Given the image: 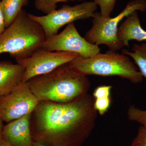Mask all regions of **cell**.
<instances>
[{"instance_id": "6da1fadb", "label": "cell", "mask_w": 146, "mask_h": 146, "mask_svg": "<svg viewBox=\"0 0 146 146\" xmlns=\"http://www.w3.org/2000/svg\"><path fill=\"white\" fill-rule=\"evenodd\" d=\"M87 94L67 103L39 102L31 113L33 141L49 146H82L95 127L98 112Z\"/></svg>"}, {"instance_id": "7a4b0ae2", "label": "cell", "mask_w": 146, "mask_h": 146, "mask_svg": "<svg viewBox=\"0 0 146 146\" xmlns=\"http://www.w3.org/2000/svg\"><path fill=\"white\" fill-rule=\"evenodd\" d=\"M39 102L67 103L88 94L91 83L87 76L76 71L70 63L26 82Z\"/></svg>"}, {"instance_id": "3957f363", "label": "cell", "mask_w": 146, "mask_h": 146, "mask_svg": "<svg viewBox=\"0 0 146 146\" xmlns=\"http://www.w3.org/2000/svg\"><path fill=\"white\" fill-rule=\"evenodd\" d=\"M46 39L42 27L23 9L0 35V54L9 53L18 62L41 48Z\"/></svg>"}, {"instance_id": "277c9868", "label": "cell", "mask_w": 146, "mask_h": 146, "mask_svg": "<svg viewBox=\"0 0 146 146\" xmlns=\"http://www.w3.org/2000/svg\"><path fill=\"white\" fill-rule=\"evenodd\" d=\"M76 71L85 76H117L132 83L143 81V76L127 55L109 50L89 58L78 57L70 62Z\"/></svg>"}, {"instance_id": "5b68a950", "label": "cell", "mask_w": 146, "mask_h": 146, "mask_svg": "<svg viewBox=\"0 0 146 146\" xmlns=\"http://www.w3.org/2000/svg\"><path fill=\"white\" fill-rule=\"evenodd\" d=\"M146 10V0H131L122 11L114 18H104L99 12H95L92 18V27L85 33L84 38L97 46L106 45L109 50L117 51L121 49L124 47L117 37L120 23L133 11L144 12Z\"/></svg>"}, {"instance_id": "8992f818", "label": "cell", "mask_w": 146, "mask_h": 146, "mask_svg": "<svg viewBox=\"0 0 146 146\" xmlns=\"http://www.w3.org/2000/svg\"><path fill=\"white\" fill-rule=\"evenodd\" d=\"M98 5L93 1L73 6L63 5L44 16H39L28 13L31 19L38 23L43 29L46 39L58 34L61 27L78 20L92 18Z\"/></svg>"}, {"instance_id": "52a82bcc", "label": "cell", "mask_w": 146, "mask_h": 146, "mask_svg": "<svg viewBox=\"0 0 146 146\" xmlns=\"http://www.w3.org/2000/svg\"><path fill=\"white\" fill-rule=\"evenodd\" d=\"M41 48L51 51L75 53L84 58L91 57L100 51L98 46L90 43L80 35L74 23L67 25L59 34L46 39Z\"/></svg>"}, {"instance_id": "ba28073f", "label": "cell", "mask_w": 146, "mask_h": 146, "mask_svg": "<svg viewBox=\"0 0 146 146\" xmlns=\"http://www.w3.org/2000/svg\"><path fill=\"white\" fill-rule=\"evenodd\" d=\"M78 56L75 53L51 51L40 48L17 63L25 67L23 82L26 83L34 77L49 73L63 64L70 63Z\"/></svg>"}, {"instance_id": "9c48e42d", "label": "cell", "mask_w": 146, "mask_h": 146, "mask_svg": "<svg viewBox=\"0 0 146 146\" xmlns=\"http://www.w3.org/2000/svg\"><path fill=\"white\" fill-rule=\"evenodd\" d=\"M39 103L27 84L22 82L0 98V115L3 121L8 123L31 114Z\"/></svg>"}, {"instance_id": "30bf717a", "label": "cell", "mask_w": 146, "mask_h": 146, "mask_svg": "<svg viewBox=\"0 0 146 146\" xmlns=\"http://www.w3.org/2000/svg\"><path fill=\"white\" fill-rule=\"evenodd\" d=\"M31 114L13 120L4 126L2 139L11 146H33V141L30 128Z\"/></svg>"}, {"instance_id": "8fae6325", "label": "cell", "mask_w": 146, "mask_h": 146, "mask_svg": "<svg viewBox=\"0 0 146 146\" xmlns=\"http://www.w3.org/2000/svg\"><path fill=\"white\" fill-rule=\"evenodd\" d=\"M25 72V67L21 64L0 61V98L23 82Z\"/></svg>"}, {"instance_id": "7c38bea8", "label": "cell", "mask_w": 146, "mask_h": 146, "mask_svg": "<svg viewBox=\"0 0 146 146\" xmlns=\"http://www.w3.org/2000/svg\"><path fill=\"white\" fill-rule=\"evenodd\" d=\"M117 37L124 47L129 46L131 40L146 41V31L141 27L137 11L128 15L118 28Z\"/></svg>"}, {"instance_id": "4fadbf2b", "label": "cell", "mask_w": 146, "mask_h": 146, "mask_svg": "<svg viewBox=\"0 0 146 146\" xmlns=\"http://www.w3.org/2000/svg\"><path fill=\"white\" fill-rule=\"evenodd\" d=\"M29 0H1V4L6 27H8L16 19L24 6L28 5Z\"/></svg>"}, {"instance_id": "5bb4252c", "label": "cell", "mask_w": 146, "mask_h": 146, "mask_svg": "<svg viewBox=\"0 0 146 146\" xmlns=\"http://www.w3.org/2000/svg\"><path fill=\"white\" fill-rule=\"evenodd\" d=\"M132 52L123 49L122 53L132 58L141 75L146 79V43L134 44Z\"/></svg>"}, {"instance_id": "9a60e30c", "label": "cell", "mask_w": 146, "mask_h": 146, "mask_svg": "<svg viewBox=\"0 0 146 146\" xmlns=\"http://www.w3.org/2000/svg\"><path fill=\"white\" fill-rule=\"evenodd\" d=\"M85 0H34L35 7L45 15L56 10L58 3L69 1H84Z\"/></svg>"}, {"instance_id": "2e32d148", "label": "cell", "mask_w": 146, "mask_h": 146, "mask_svg": "<svg viewBox=\"0 0 146 146\" xmlns=\"http://www.w3.org/2000/svg\"><path fill=\"white\" fill-rule=\"evenodd\" d=\"M127 115L130 121L146 127V110H143L132 105L128 109Z\"/></svg>"}, {"instance_id": "e0dca14e", "label": "cell", "mask_w": 146, "mask_h": 146, "mask_svg": "<svg viewBox=\"0 0 146 146\" xmlns=\"http://www.w3.org/2000/svg\"><path fill=\"white\" fill-rule=\"evenodd\" d=\"M117 0H93L100 9L101 16L104 18H108L115 8Z\"/></svg>"}, {"instance_id": "ac0fdd59", "label": "cell", "mask_w": 146, "mask_h": 146, "mask_svg": "<svg viewBox=\"0 0 146 146\" xmlns=\"http://www.w3.org/2000/svg\"><path fill=\"white\" fill-rule=\"evenodd\" d=\"M111 104V97L94 99V108L101 115H104L107 112Z\"/></svg>"}, {"instance_id": "d6986e66", "label": "cell", "mask_w": 146, "mask_h": 146, "mask_svg": "<svg viewBox=\"0 0 146 146\" xmlns=\"http://www.w3.org/2000/svg\"><path fill=\"white\" fill-rule=\"evenodd\" d=\"M131 146H146V127L141 125L138 128L136 137L131 142Z\"/></svg>"}, {"instance_id": "ffe728a7", "label": "cell", "mask_w": 146, "mask_h": 146, "mask_svg": "<svg viewBox=\"0 0 146 146\" xmlns=\"http://www.w3.org/2000/svg\"><path fill=\"white\" fill-rule=\"evenodd\" d=\"M112 87L111 85H102L97 87L93 92L94 99L110 97Z\"/></svg>"}, {"instance_id": "44dd1931", "label": "cell", "mask_w": 146, "mask_h": 146, "mask_svg": "<svg viewBox=\"0 0 146 146\" xmlns=\"http://www.w3.org/2000/svg\"><path fill=\"white\" fill-rule=\"evenodd\" d=\"M6 28L5 20L4 16L3 13L1 6V1H0V35L5 30Z\"/></svg>"}, {"instance_id": "7402d4cb", "label": "cell", "mask_w": 146, "mask_h": 146, "mask_svg": "<svg viewBox=\"0 0 146 146\" xmlns=\"http://www.w3.org/2000/svg\"><path fill=\"white\" fill-rule=\"evenodd\" d=\"M3 121L1 117V115H0V139L2 138V132L3 129L4 127L3 125Z\"/></svg>"}, {"instance_id": "603a6c76", "label": "cell", "mask_w": 146, "mask_h": 146, "mask_svg": "<svg viewBox=\"0 0 146 146\" xmlns=\"http://www.w3.org/2000/svg\"><path fill=\"white\" fill-rule=\"evenodd\" d=\"M0 146H11L9 144L4 141L2 139H0Z\"/></svg>"}, {"instance_id": "cb8c5ba5", "label": "cell", "mask_w": 146, "mask_h": 146, "mask_svg": "<svg viewBox=\"0 0 146 146\" xmlns=\"http://www.w3.org/2000/svg\"><path fill=\"white\" fill-rule=\"evenodd\" d=\"M33 146H49L42 143L38 141H33Z\"/></svg>"}, {"instance_id": "d4e9b609", "label": "cell", "mask_w": 146, "mask_h": 146, "mask_svg": "<svg viewBox=\"0 0 146 146\" xmlns=\"http://www.w3.org/2000/svg\"><path fill=\"white\" fill-rule=\"evenodd\" d=\"M1 1V0H0V1Z\"/></svg>"}]
</instances>
